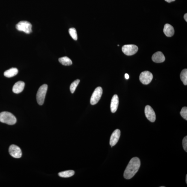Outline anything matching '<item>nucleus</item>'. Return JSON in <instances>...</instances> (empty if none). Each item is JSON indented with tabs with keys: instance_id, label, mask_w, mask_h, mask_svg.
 Returning a JSON list of instances; mask_svg holds the SVG:
<instances>
[{
	"instance_id": "f257e3e1",
	"label": "nucleus",
	"mask_w": 187,
	"mask_h": 187,
	"mask_svg": "<svg viewBox=\"0 0 187 187\" xmlns=\"http://www.w3.org/2000/svg\"><path fill=\"white\" fill-rule=\"evenodd\" d=\"M140 160L138 158L131 159L125 169L124 177L126 179H131L138 171L140 166Z\"/></svg>"
},
{
	"instance_id": "f03ea898",
	"label": "nucleus",
	"mask_w": 187,
	"mask_h": 187,
	"mask_svg": "<svg viewBox=\"0 0 187 187\" xmlns=\"http://www.w3.org/2000/svg\"><path fill=\"white\" fill-rule=\"evenodd\" d=\"M0 122L2 123L12 125L16 122V119L11 113L8 112H3L0 113Z\"/></svg>"
},
{
	"instance_id": "7ed1b4c3",
	"label": "nucleus",
	"mask_w": 187,
	"mask_h": 187,
	"mask_svg": "<svg viewBox=\"0 0 187 187\" xmlns=\"http://www.w3.org/2000/svg\"><path fill=\"white\" fill-rule=\"evenodd\" d=\"M47 88V84H44L39 89L36 94V100L39 105H42L44 103Z\"/></svg>"
},
{
	"instance_id": "20e7f679",
	"label": "nucleus",
	"mask_w": 187,
	"mask_h": 187,
	"mask_svg": "<svg viewBox=\"0 0 187 187\" xmlns=\"http://www.w3.org/2000/svg\"><path fill=\"white\" fill-rule=\"evenodd\" d=\"M16 29L26 33L30 34L32 32L31 24L27 21H22L16 25Z\"/></svg>"
},
{
	"instance_id": "39448f33",
	"label": "nucleus",
	"mask_w": 187,
	"mask_h": 187,
	"mask_svg": "<svg viewBox=\"0 0 187 187\" xmlns=\"http://www.w3.org/2000/svg\"><path fill=\"white\" fill-rule=\"evenodd\" d=\"M103 93V90L100 87L95 89L91 97L90 103L92 105H94L99 102L101 99Z\"/></svg>"
},
{
	"instance_id": "423d86ee",
	"label": "nucleus",
	"mask_w": 187,
	"mask_h": 187,
	"mask_svg": "<svg viewBox=\"0 0 187 187\" xmlns=\"http://www.w3.org/2000/svg\"><path fill=\"white\" fill-rule=\"evenodd\" d=\"M122 49L125 55L130 56L136 54L138 51V48L136 45H124Z\"/></svg>"
},
{
	"instance_id": "0eeeda50",
	"label": "nucleus",
	"mask_w": 187,
	"mask_h": 187,
	"mask_svg": "<svg viewBox=\"0 0 187 187\" xmlns=\"http://www.w3.org/2000/svg\"><path fill=\"white\" fill-rule=\"evenodd\" d=\"M153 78V75L151 72L145 71L141 73L140 79L141 83L144 85H148L151 82Z\"/></svg>"
},
{
	"instance_id": "6e6552de",
	"label": "nucleus",
	"mask_w": 187,
	"mask_h": 187,
	"mask_svg": "<svg viewBox=\"0 0 187 187\" xmlns=\"http://www.w3.org/2000/svg\"><path fill=\"white\" fill-rule=\"evenodd\" d=\"M9 152L10 155L14 158H20L22 156V152L20 148L15 145H10L9 148Z\"/></svg>"
},
{
	"instance_id": "1a4fd4ad",
	"label": "nucleus",
	"mask_w": 187,
	"mask_h": 187,
	"mask_svg": "<svg viewBox=\"0 0 187 187\" xmlns=\"http://www.w3.org/2000/svg\"><path fill=\"white\" fill-rule=\"evenodd\" d=\"M145 114L147 119L151 122H154L156 120V114L154 110L151 106L148 105L145 108Z\"/></svg>"
},
{
	"instance_id": "9d476101",
	"label": "nucleus",
	"mask_w": 187,
	"mask_h": 187,
	"mask_svg": "<svg viewBox=\"0 0 187 187\" xmlns=\"http://www.w3.org/2000/svg\"><path fill=\"white\" fill-rule=\"evenodd\" d=\"M121 132L120 130L116 129L113 132L111 136L110 144L112 147L117 144V143L119 140L120 137Z\"/></svg>"
},
{
	"instance_id": "9b49d317",
	"label": "nucleus",
	"mask_w": 187,
	"mask_h": 187,
	"mask_svg": "<svg viewBox=\"0 0 187 187\" xmlns=\"http://www.w3.org/2000/svg\"><path fill=\"white\" fill-rule=\"evenodd\" d=\"M119 103V99L118 96L114 95L112 97L111 103V110L112 113H114L116 112L118 108Z\"/></svg>"
},
{
	"instance_id": "f8f14e48",
	"label": "nucleus",
	"mask_w": 187,
	"mask_h": 187,
	"mask_svg": "<svg viewBox=\"0 0 187 187\" xmlns=\"http://www.w3.org/2000/svg\"><path fill=\"white\" fill-rule=\"evenodd\" d=\"M152 59L156 63H162L165 61V58L162 52L158 51L152 56Z\"/></svg>"
},
{
	"instance_id": "ddd939ff",
	"label": "nucleus",
	"mask_w": 187,
	"mask_h": 187,
	"mask_svg": "<svg viewBox=\"0 0 187 187\" xmlns=\"http://www.w3.org/2000/svg\"><path fill=\"white\" fill-rule=\"evenodd\" d=\"M25 86V83L22 81L16 82L13 87L12 90L15 93L19 94L22 92Z\"/></svg>"
},
{
	"instance_id": "4468645a",
	"label": "nucleus",
	"mask_w": 187,
	"mask_h": 187,
	"mask_svg": "<svg viewBox=\"0 0 187 187\" xmlns=\"http://www.w3.org/2000/svg\"><path fill=\"white\" fill-rule=\"evenodd\" d=\"M163 31L165 35L169 37L172 36L175 32L173 26L168 24H166L165 25Z\"/></svg>"
},
{
	"instance_id": "2eb2a0df",
	"label": "nucleus",
	"mask_w": 187,
	"mask_h": 187,
	"mask_svg": "<svg viewBox=\"0 0 187 187\" xmlns=\"http://www.w3.org/2000/svg\"><path fill=\"white\" fill-rule=\"evenodd\" d=\"M18 73V69L16 68H13L6 71L4 73V75L6 77L10 78L14 76Z\"/></svg>"
},
{
	"instance_id": "dca6fc26",
	"label": "nucleus",
	"mask_w": 187,
	"mask_h": 187,
	"mask_svg": "<svg viewBox=\"0 0 187 187\" xmlns=\"http://www.w3.org/2000/svg\"><path fill=\"white\" fill-rule=\"evenodd\" d=\"M75 174V171L73 170H68L61 172L58 173L59 177L64 178H68L72 177Z\"/></svg>"
},
{
	"instance_id": "f3484780",
	"label": "nucleus",
	"mask_w": 187,
	"mask_h": 187,
	"mask_svg": "<svg viewBox=\"0 0 187 187\" xmlns=\"http://www.w3.org/2000/svg\"><path fill=\"white\" fill-rule=\"evenodd\" d=\"M59 61L64 66H70L72 64V62L71 60L67 56H64L59 58Z\"/></svg>"
},
{
	"instance_id": "a211bd4d",
	"label": "nucleus",
	"mask_w": 187,
	"mask_h": 187,
	"mask_svg": "<svg viewBox=\"0 0 187 187\" xmlns=\"http://www.w3.org/2000/svg\"><path fill=\"white\" fill-rule=\"evenodd\" d=\"M180 78L184 85H187V69H185L183 70L180 74Z\"/></svg>"
},
{
	"instance_id": "6ab92c4d",
	"label": "nucleus",
	"mask_w": 187,
	"mask_h": 187,
	"mask_svg": "<svg viewBox=\"0 0 187 187\" xmlns=\"http://www.w3.org/2000/svg\"><path fill=\"white\" fill-rule=\"evenodd\" d=\"M69 33L70 36L73 40H77V35L76 31L74 28H71L69 30Z\"/></svg>"
},
{
	"instance_id": "aec40b11",
	"label": "nucleus",
	"mask_w": 187,
	"mask_h": 187,
	"mask_svg": "<svg viewBox=\"0 0 187 187\" xmlns=\"http://www.w3.org/2000/svg\"><path fill=\"white\" fill-rule=\"evenodd\" d=\"M79 79H77L74 81L71 84L70 86V91L72 93H73L75 92L76 88L80 82Z\"/></svg>"
},
{
	"instance_id": "412c9836",
	"label": "nucleus",
	"mask_w": 187,
	"mask_h": 187,
	"mask_svg": "<svg viewBox=\"0 0 187 187\" xmlns=\"http://www.w3.org/2000/svg\"><path fill=\"white\" fill-rule=\"evenodd\" d=\"M180 114L183 118L187 120V108L184 107L182 108Z\"/></svg>"
},
{
	"instance_id": "4be33fe9",
	"label": "nucleus",
	"mask_w": 187,
	"mask_h": 187,
	"mask_svg": "<svg viewBox=\"0 0 187 187\" xmlns=\"http://www.w3.org/2000/svg\"><path fill=\"white\" fill-rule=\"evenodd\" d=\"M183 147L186 152H187V136H186L184 138L182 141Z\"/></svg>"
},
{
	"instance_id": "5701e85b",
	"label": "nucleus",
	"mask_w": 187,
	"mask_h": 187,
	"mask_svg": "<svg viewBox=\"0 0 187 187\" xmlns=\"http://www.w3.org/2000/svg\"><path fill=\"white\" fill-rule=\"evenodd\" d=\"M125 77L126 79H129V76L127 73H125Z\"/></svg>"
},
{
	"instance_id": "b1692460",
	"label": "nucleus",
	"mask_w": 187,
	"mask_h": 187,
	"mask_svg": "<svg viewBox=\"0 0 187 187\" xmlns=\"http://www.w3.org/2000/svg\"><path fill=\"white\" fill-rule=\"evenodd\" d=\"M184 19H185V20H186V22H187V14L186 13L184 15Z\"/></svg>"
},
{
	"instance_id": "393cba45",
	"label": "nucleus",
	"mask_w": 187,
	"mask_h": 187,
	"mask_svg": "<svg viewBox=\"0 0 187 187\" xmlns=\"http://www.w3.org/2000/svg\"><path fill=\"white\" fill-rule=\"evenodd\" d=\"M165 1L167 2H168V3H171V2L175 1V0H165Z\"/></svg>"
},
{
	"instance_id": "a878e982",
	"label": "nucleus",
	"mask_w": 187,
	"mask_h": 187,
	"mask_svg": "<svg viewBox=\"0 0 187 187\" xmlns=\"http://www.w3.org/2000/svg\"><path fill=\"white\" fill-rule=\"evenodd\" d=\"M186 183L187 184V175H186Z\"/></svg>"
},
{
	"instance_id": "bb28decb",
	"label": "nucleus",
	"mask_w": 187,
	"mask_h": 187,
	"mask_svg": "<svg viewBox=\"0 0 187 187\" xmlns=\"http://www.w3.org/2000/svg\"><path fill=\"white\" fill-rule=\"evenodd\" d=\"M118 45V46H119V45Z\"/></svg>"
}]
</instances>
